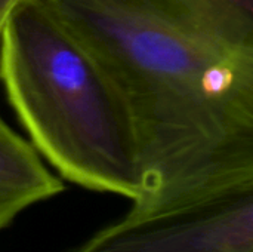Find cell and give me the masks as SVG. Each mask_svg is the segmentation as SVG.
<instances>
[{
    "mask_svg": "<svg viewBox=\"0 0 253 252\" xmlns=\"http://www.w3.org/2000/svg\"><path fill=\"white\" fill-rule=\"evenodd\" d=\"M98 61L133 116V212L253 177V0H37Z\"/></svg>",
    "mask_w": 253,
    "mask_h": 252,
    "instance_id": "1",
    "label": "cell"
},
{
    "mask_svg": "<svg viewBox=\"0 0 253 252\" xmlns=\"http://www.w3.org/2000/svg\"><path fill=\"white\" fill-rule=\"evenodd\" d=\"M0 82L31 146L62 178L136 203L141 146L123 95L92 53L37 0L0 30Z\"/></svg>",
    "mask_w": 253,
    "mask_h": 252,
    "instance_id": "2",
    "label": "cell"
},
{
    "mask_svg": "<svg viewBox=\"0 0 253 252\" xmlns=\"http://www.w3.org/2000/svg\"><path fill=\"white\" fill-rule=\"evenodd\" d=\"M74 252H253V177L151 212H132Z\"/></svg>",
    "mask_w": 253,
    "mask_h": 252,
    "instance_id": "3",
    "label": "cell"
},
{
    "mask_svg": "<svg viewBox=\"0 0 253 252\" xmlns=\"http://www.w3.org/2000/svg\"><path fill=\"white\" fill-rule=\"evenodd\" d=\"M62 190V181L44 166L31 143L0 117V230L28 206Z\"/></svg>",
    "mask_w": 253,
    "mask_h": 252,
    "instance_id": "4",
    "label": "cell"
},
{
    "mask_svg": "<svg viewBox=\"0 0 253 252\" xmlns=\"http://www.w3.org/2000/svg\"><path fill=\"white\" fill-rule=\"evenodd\" d=\"M19 0H0V30L4 24V21L7 19L10 10L15 7V4L18 3Z\"/></svg>",
    "mask_w": 253,
    "mask_h": 252,
    "instance_id": "5",
    "label": "cell"
}]
</instances>
